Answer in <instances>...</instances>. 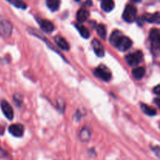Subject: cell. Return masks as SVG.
<instances>
[{
	"label": "cell",
	"instance_id": "1",
	"mask_svg": "<svg viewBox=\"0 0 160 160\" xmlns=\"http://www.w3.org/2000/svg\"><path fill=\"white\" fill-rule=\"evenodd\" d=\"M109 42L121 52L127 51L131 48L133 45L132 40L130 38L123 36V34L118 30H116L112 33L109 38Z\"/></svg>",
	"mask_w": 160,
	"mask_h": 160
},
{
	"label": "cell",
	"instance_id": "2",
	"mask_svg": "<svg viewBox=\"0 0 160 160\" xmlns=\"http://www.w3.org/2000/svg\"><path fill=\"white\" fill-rule=\"evenodd\" d=\"M149 39L151 42L152 51L156 56H157L159 52V45H160V35L159 31L157 28L152 29L150 31Z\"/></svg>",
	"mask_w": 160,
	"mask_h": 160
},
{
	"label": "cell",
	"instance_id": "3",
	"mask_svg": "<svg viewBox=\"0 0 160 160\" xmlns=\"http://www.w3.org/2000/svg\"><path fill=\"white\" fill-rule=\"evenodd\" d=\"M12 32V24L4 17H0V36L9 38Z\"/></svg>",
	"mask_w": 160,
	"mask_h": 160
},
{
	"label": "cell",
	"instance_id": "4",
	"mask_svg": "<svg viewBox=\"0 0 160 160\" xmlns=\"http://www.w3.org/2000/svg\"><path fill=\"white\" fill-rule=\"evenodd\" d=\"M94 74L95 77L104 81H109L112 78L110 70L106 66L103 65H100L99 67L95 68V70H94Z\"/></svg>",
	"mask_w": 160,
	"mask_h": 160
},
{
	"label": "cell",
	"instance_id": "5",
	"mask_svg": "<svg viewBox=\"0 0 160 160\" xmlns=\"http://www.w3.org/2000/svg\"><path fill=\"white\" fill-rule=\"evenodd\" d=\"M125 59L128 65L131 67L137 66L143 60V52L141 51L134 52L127 55Z\"/></svg>",
	"mask_w": 160,
	"mask_h": 160
},
{
	"label": "cell",
	"instance_id": "6",
	"mask_svg": "<svg viewBox=\"0 0 160 160\" xmlns=\"http://www.w3.org/2000/svg\"><path fill=\"white\" fill-rule=\"evenodd\" d=\"M137 15V9L131 4H128L123 13V18L128 23H132L135 20Z\"/></svg>",
	"mask_w": 160,
	"mask_h": 160
},
{
	"label": "cell",
	"instance_id": "7",
	"mask_svg": "<svg viewBox=\"0 0 160 160\" xmlns=\"http://www.w3.org/2000/svg\"><path fill=\"white\" fill-rule=\"evenodd\" d=\"M1 109L2 111L3 114L5 117L9 120H12L13 119V109H12V106H10L9 102L6 100H3L1 102Z\"/></svg>",
	"mask_w": 160,
	"mask_h": 160
},
{
	"label": "cell",
	"instance_id": "8",
	"mask_svg": "<svg viewBox=\"0 0 160 160\" xmlns=\"http://www.w3.org/2000/svg\"><path fill=\"white\" fill-rule=\"evenodd\" d=\"M92 46L97 56H98V57H103L104 56V47H103V45H102V43L98 39H93L92 42Z\"/></svg>",
	"mask_w": 160,
	"mask_h": 160
},
{
	"label": "cell",
	"instance_id": "9",
	"mask_svg": "<svg viewBox=\"0 0 160 160\" xmlns=\"http://www.w3.org/2000/svg\"><path fill=\"white\" fill-rule=\"evenodd\" d=\"M38 23L40 25V28L45 33H52L55 29V26L51 21L44 19L38 20Z\"/></svg>",
	"mask_w": 160,
	"mask_h": 160
},
{
	"label": "cell",
	"instance_id": "10",
	"mask_svg": "<svg viewBox=\"0 0 160 160\" xmlns=\"http://www.w3.org/2000/svg\"><path fill=\"white\" fill-rule=\"evenodd\" d=\"M9 131L14 137L20 138L23 134V127L20 123H14L9 127Z\"/></svg>",
	"mask_w": 160,
	"mask_h": 160
},
{
	"label": "cell",
	"instance_id": "11",
	"mask_svg": "<svg viewBox=\"0 0 160 160\" xmlns=\"http://www.w3.org/2000/svg\"><path fill=\"white\" fill-rule=\"evenodd\" d=\"M90 16L89 13V11L87 10L86 9H80L77 12V20H78L79 23H83V22L86 21L88 20V18Z\"/></svg>",
	"mask_w": 160,
	"mask_h": 160
},
{
	"label": "cell",
	"instance_id": "12",
	"mask_svg": "<svg viewBox=\"0 0 160 160\" xmlns=\"http://www.w3.org/2000/svg\"><path fill=\"white\" fill-rule=\"evenodd\" d=\"M55 42H56V45L62 50H67L68 51L70 49V45H69L68 42L65 40L61 36H56L54 38Z\"/></svg>",
	"mask_w": 160,
	"mask_h": 160
},
{
	"label": "cell",
	"instance_id": "13",
	"mask_svg": "<svg viewBox=\"0 0 160 160\" xmlns=\"http://www.w3.org/2000/svg\"><path fill=\"white\" fill-rule=\"evenodd\" d=\"M145 21H148V23H154L159 24L160 21V17H159V12H156L153 14H145L143 17Z\"/></svg>",
	"mask_w": 160,
	"mask_h": 160
},
{
	"label": "cell",
	"instance_id": "14",
	"mask_svg": "<svg viewBox=\"0 0 160 160\" xmlns=\"http://www.w3.org/2000/svg\"><path fill=\"white\" fill-rule=\"evenodd\" d=\"M101 8L105 12H110L115 7L113 0H101Z\"/></svg>",
	"mask_w": 160,
	"mask_h": 160
},
{
	"label": "cell",
	"instance_id": "15",
	"mask_svg": "<svg viewBox=\"0 0 160 160\" xmlns=\"http://www.w3.org/2000/svg\"><path fill=\"white\" fill-rule=\"evenodd\" d=\"M141 109H142L144 112H145L146 115L150 116V117H153V116H156L157 114L156 112V109L154 107H152V106H148L146 104H141Z\"/></svg>",
	"mask_w": 160,
	"mask_h": 160
},
{
	"label": "cell",
	"instance_id": "16",
	"mask_svg": "<svg viewBox=\"0 0 160 160\" xmlns=\"http://www.w3.org/2000/svg\"><path fill=\"white\" fill-rule=\"evenodd\" d=\"M132 74L136 80L142 79L145 74V69L144 67H137L133 69Z\"/></svg>",
	"mask_w": 160,
	"mask_h": 160
},
{
	"label": "cell",
	"instance_id": "17",
	"mask_svg": "<svg viewBox=\"0 0 160 160\" xmlns=\"http://www.w3.org/2000/svg\"><path fill=\"white\" fill-rule=\"evenodd\" d=\"M46 5L51 11H57L60 5V0H46Z\"/></svg>",
	"mask_w": 160,
	"mask_h": 160
},
{
	"label": "cell",
	"instance_id": "18",
	"mask_svg": "<svg viewBox=\"0 0 160 160\" xmlns=\"http://www.w3.org/2000/svg\"><path fill=\"white\" fill-rule=\"evenodd\" d=\"M75 26H76L77 29L78 30V31H79V33L83 38H88L90 37V32H89L88 29L86 27L79 24V23L76 24Z\"/></svg>",
	"mask_w": 160,
	"mask_h": 160
},
{
	"label": "cell",
	"instance_id": "19",
	"mask_svg": "<svg viewBox=\"0 0 160 160\" xmlns=\"http://www.w3.org/2000/svg\"><path fill=\"white\" fill-rule=\"evenodd\" d=\"M97 34L102 39H106V28L104 24H98L97 26Z\"/></svg>",
	"mask_w": 160,
	"mask_h": 160
},
{
	"label": "cell",
	"instance_id": "20",
	"mask_svg": "<svg viewBox=\"0 0 160 160\" xmlns=\"http://www.w3.org/2000/svg\"><path fill=\"white\" fill-rule=\"evenodd\" d=\"M10 4L13 5L15 7L19 8V9H25L27 8V4L22 0H7Z\"/></svg>",
	"mask_w": 160,
	"mask_h": 160
},
{
	"label": "cell",
	"instance_id": "21",
	"mask_svg": "<svg viewBox=\"0 0 160 160\" xmlns=\"http://www.w3.org/2000/svg\"><path fill=\"white\" fill-rule=\"evenodd\" d=\"M90 136L91 133L89 131V130L87 129V128H83L81 130V133H80V138L83 142H87V141H88L90 139Z\"/></svg>",
	"mask_w": 160,
	"mask_h": 160
},
{
	"label": "cell",
	"instance_id": "22",
	"mask_svg": "<svg viewBox=\"0 0 160 160\" xmlns=\"http://www.w3.org/2000/svg\"><path fill=\"white\" fill-rule=\"evenodd\" d=\"M58 108L62 112L64 111V109H65V103H64V102L62 100H59L58 101Z\"/></svg>",
	"mask_w": 160,
	"mask_h": 160
},
{
	"label": "cell",
	"instance_id": "23",
	"mask_svg": "<svg viewBox=\"0 0 160 160\" xmlns=\"http://www.w3.org/2000/svg\"><path fill=\"white\" fill-rule=\"evenodd\" d=\"M153 92H154L155 94H156V95H159L160 93V86L159 85H157L156 87L154 88V89H153Z\"/></svg>",
	"mask_w": 160,
	"mask_h": 160
},
{
	"label": "cell",
	"instance_id": "24",
	"mask_svg": "<svg viewBox=\"0 0 160 160\" xmlns=\"http://www.w3.org/2000/svg\"><path fill=\"white\" fill-rule=\"evenodd\" d=\"M152 151L154 152H156V156L159 157V146L154 147V148H152Z\"/></svg>",
	"mask_w": 160,
	"mask_h": 160
},
{
	"label": "cell",
	"instance_id": "25",
	"mask_svg": "<svg viewBox=\"0 0 160 160\" xmlns=\"http://www.w3.org/2000/svg\"><path fill=\"white\" fill-rule=\"evenodd\" d=\"M86 5H88V6H92V2L91 1V0H87V2H86Z\"/></svg>",
	"mask_w": 160,
	"mask_h": 160
},
{
	"label": "cell",
	"instance_id": "26",
	"mask_svg": "<svg viewBox=\"0 0 160 160\" xmlns=\"http://www.w3.org/2000/svg\"><path fill=\"white\" fill-rule=\"evenodd\" d=\"M159 98H156V105H157L158 106H159Z\"/></svg>",
	"mask_w": 160,
	"mask_h": 160
},
{
	"label": "cell",
	"instance_id": "27",
	"mask_svg": "<svg viewBox=\"0 0 160 160\" xmlns=\"http://www.w3.org/2000/svg\"><path fill=\"white\" fill-rule=\"evenodd\" d=\"M131 2H135V3H138V2H140L141 1H142V0H131Z\"/></svg>",
	"mask_w": 160,
	"mask_h": 160
},
{
	"label": "cell",
	"instance_id": "28",
	"mask_svg": "<svg viewBox=\"0 0 160 160\" xmlns=\"http://www.w3.org/2000/svg\"><path fill=\"white\" fill-rule=\"evenodd\" d=\"M76 1H81V0H76Z\"/></svg>",
	"mask_w": 160,
	"mask_h": 160
}]
</instances>
